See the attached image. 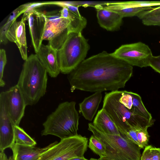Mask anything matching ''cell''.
Listing matches in <instances>:
<instances>
[{"label": "cell", "instance_id": "obj_1", "mask_svg": "<svg viewBox=\"0 0 160 160\" xmlns=\"http://www.w3.org/2000/svg\"><path fill=\"white\" fill-rule=\"evenodd\" d=\"M132 73V66L103 51L85 59L68 78L72 91H113L124 88Z\"/></svg>", "mask_w": 160, "mask_h": 160}, {"label": "cell", "instance_id": "obj_2", "mask_svg": "<svg viewBox=\"0 0 160 160\" xmlns=\"http://www.w3.org/2000/svg\"><path fill=\"white\" fill-rule=\"evenodd\" d=\"M121 91L105 93L102 108L117 126L121 135L133 142L137 139L135 130L146 129L154 124L150 120L129 110L119 101Z\"/></svg>", "mask_w": 160, "mask_h": 160}, {"label": "cell", "instance_id": "obj_3", "mask_svg": "<svg viewBox=\"0 0 160 160\" xmlns=\"http://www.w3.org/2000/svg\"><path fill=\"white\" fill-rule=\"evenodd\" d=\"M47 74L36 54L30 55L25 61L16 85L27 106L36 104L45 95Z\"/></svg>", "mask_w": 160, "mask_h": 160}, {"label": "cell", "instance_id": "obj_4", "mask_svg": "<svg viewBox=\"0 0 160 160\" xmlns=\"http://www.w3.org/2000/svg\"><path fill=\"white\" fill-rule=\"evenodd\" d=\"M74 101L60 103L43 123L42 136L50 135L62 140L78 135L79 117Z\"/></svg>", "mask_w": 160, "mask_h": 160}, {"label": "cell", "instance_id": "obj_5", "mask_svg": "<svg viewBox=\"0 0 160 160\" xmlns=\"http://www.w3.org/2000/svg\"><path fill=\"white\" fill-rule=\"evenodd\" d=\"M89 49L88 40L82 33H69L58 51L60 72L69 74L74 70L85 59Z\"/></svg>", "mask_w": 160, "mask_h": 160}, {"label": "cell", "instance_id": "obj_6", "mask_svg": "<svg viewBox=\"0 0 160 160\" xmlns=\"http://www.w3.org/2000/svg\"><path fill=\"white\" fill-rule=\"evenodd\" d=\"M88 130L104 146L106 157L114 160H140L141 154L139 146L121 135L102 133L88 124Z\"/></svg>", "mask_w": 160, "mask_h": 160}, {"label": "cell", "instance_id": "obj_7", "mask_svg": "<svg viewBox=\"0 0 160 160\" xmlns=\"http://www.w3.org/2000/svg\"><path fill=\"white\" fill-rule=\"evenodd\" d=\"M88 139L80 135L62 140L45 152L38 160H68L84 157L87 149Z\"/></svg>", "mask_w": 160, "mask_h": 160}, {"label": "cell", "instance_id": "obj_8", "mask_svg": "<svg viewBox=\"0 0 160 160\" xmlns=\"http://www.w3.org/2000/svg\"><path fill=\"white\" fill-rule=\"evenodd\" d=\"M111 54L132 66L141 68L149 66L152 56L149 46L140 42L122 45Z\"/></svg>", "mask_w": 160, "mask_h": 160}, {"label": "cell", "instance_id": "obj_9", "mask_svg": "<svg viewBox=\"0 0 160 160\" xmlns=\"http://www.w3.org/2000/svg\"><path fill=\"white\" fill-rule=\"evenodd\" d=\"M14 125L8 112L5 91L0 94V151L4 152L14 143Z\"/></svg>", "mask_w": 160, "mask_h": 160}, {"label": "cell", "instance_id": "obj_10", "mask_svg": "<svg viewBox=\"0 0 160 160\" xmlns=\"http://www.w3.org/2000/svg\"><path fill=\"white\" fill-rule=\"evenodd\" d=\"M7 108L14 126H19L27 106L23 95L17 85L5 91Z\"/></svg>", "mask_w": 160, "mask_h": 160}, {"label": "cell", "instance_id": "obj_11", "mask_svg": "<svg viewBox=\"0 0 160 160\" xmlns=\"http://www.w3.org/2000/svg\"><path fill=\"white\" fill-rule=\"evenodd\" d=\"M35 54L49 75L52 78L57 77L60 72L58 51L49 44L42 43Z\"/></svg>", "mask_w": 160, "mask_h": 160}, {"label": "cell", "instance_id": "obj_12", "mask_svg": "<svg viewBox=\"0 0 160 160\" xmlns=\"http://www.w3.org/2000/svg\"><path fill=\"white\" fill-rule=\"evenodd\" d=\"M30 35L35 53L42 44V37L44 26V13L35 9L27 16Z\"/></svg>", "mask_w": 160, "mask_h": 160}, {"label": "cell", "instance_id": "obj_13", "mask_svg": "<svg viewBox=\"0 0 160 160\" xmlns=\"http://www.w3.org/2000/svg\"><path fill=\"white\" fill-rule=\"evenodd\" d=\"M26 20L27 18L22 17L20 21H15L6 35L8 41L16 44L22 58L25 61L28 57L25 29Z\"/></svg>", "mask_w": 160, "mask_h": 160}, {"label": "cell", "instance_id": "obj_14", "mask_svg": "<svg viewBox=\"0 0 160 160\" xmlns=\"http://www.w3.org/2000/svg\"><path fill=\"white\" fill-rule=\"evenodd\" d=\"M100 26L108 31H113L120 28L123 18L118 13L104 8L101 5L94 6Z\"/></svg>", "mask_w": 160, "mask_h": 160}, {"label": "cell", "instance_id": "obj_15", "mask_svg": "<svg viewBox=\"0 0 160 160\" xmlns=\"http://www.w3.org/2000/svg\"><path fill=\"white\" fill-rule=\"evenodd\" d=\"M58 143L57 141H55L42 148L14 143L10 148L13 154L12 160H38L43 153Z\"/></svg>", "mask_w": 160, "mask_h": 160}, {"label": "cell", "instance_id": "obj_16", "mask_svg": "<svg viewBox=\"0 0 160 160\" xmlns=\"http://www.w3.org/2000/svg\"><path fill=\"white\" fill-rule=\"evenodd\" d=\"M103 8L116 12L123 18L137 15L140 12L152 9L151 7H133L130 1L105 3Z\"/></svg>", "mask_w": 160, "mask_h": 160}, {"label": "cell", "instance_id": "obj_17", "mask_svg": "<svg viewBox=\"0 0 160 160\" xmlns=\"http://www.w3.org/2000/svg\"><path fill=\"white\" fill-rule=\"evenodd\" d=\"M100 132L108 134L121 135L117 126L102 108L99 111L92 123Z\"/></svg>", "mask_w": 160, "mask_h": 160}, {"label": "cell", "instance_id": "obj_18", "mask_svg": "<svg viewBox=\"0 0 160 160\" xmlns=\"http://www.w3.org/2000/svg\"><path fill=\"white\" fill-rule=\"evenodd\" d=\"M102 98V92H96L84 98L79 104L80 112L83 117L92 121L96 113Z\"/></svg>", "mask_w": 160, "mask_h": 160}, {"label": "cell", "instance_id": "obj_19", "mask_svg": "<svg viewBox=\"0 0 160 160\" xmlns=\"http://www.w3.org/2000/svg\"><path fill=\"white\" fill-rule=\"evenodd\" d=\"M60 12L61 17L68 19L70 21L67 28L68 34L72 32L82 33L87 23V20L85 18L76 15L65 7H62Z\"/></svg>", "mask_w": 160, "mask_h": 160}, {"label": "cell", "instance_id": "obj_20", "mask_svg": "<svg viewBox=\"0 0 160 160\" xmlns=\"http://www.w3.org/2000/svg\"><path fill=\"white\" fill-rule=\"evenodd\" d=\"M29 3L22 5L15 9L10 14L6 22L0 29V43L6 44L8 41L6 34L16 19L21 14L23 13L29 5Z\"/></svg>", "mask_w": 160, "mask_h": 160}, {"label": "cell", "instance_id": "obj_21", "mask_svg": "<svg viewBox=\"0 0 160 160\" xmlns=\"http://www.w3.org/2000/svg\"><path fill=\"white\" fill-rule=\"evenodd\" d=\"M137 16L145 25L160 26V6L142 12Z\"/></svg>", "mask_w": 160, "mask_h": 160}, {"label": "cell", "instance_id": "obj_22", "mask_svg": "<svg viewBox=\"0 0 160 160\" xmlns=\"http://www.w3.org/2000/svg\"><path fill=\"white\" fill-rule=\"evenodd\" d=\"M14 143L23 146H33L36 141L19 126H14Z\"/></svg>", "mask_w": 160, "mask_h": 160}, {"label": "cell", "instance_id": "obj_23", "mask_svg": "<svg viewBox=\"0 0 160 160\" xmlns=\"http://www.w3.org/2000/svg\"><path fill=\"white\" fill-rule=\"evenodd\" d=\"M88 147L100 157H106V149L103 145L93 135L89 139Z\"/></svg>", "mask_w": 160, "mask_h": 160}, {"label": "cell", "instance_id": "obj_24", "mask_svg": "<svg viewBox=\"0 0 160 160\" xmlns=\"http://www.w3.org/2000/svg\"><path fill=\"white\" fill-rule=\"evenodd\" d=\"M148 129L136 130L137 137L139 147L144 149L148 145L150 136L147 130Z\"/></svg>", "mask_w": 160, "mask_h": 160}, {"label": "cell", "instance_id": "obj_25", "mask_svg": "<svg viewBox=\"0 0 160 160\" xmlns=\"http://www.w3.org/2000/svg\"><path fill=\"white\" fill-rule=\"evenodd\" d=\"M7 62L5 50L3 49L0 50V86L4 87L5 82L3 80L4 69Z\"/></svg>", "mask_w": 160, "mask_h": 160}, {"label": "cell", "instance_id": "obj_26", "mask_svg": "<svg viewBox=\"0 0 160 160\" xmlns=\"http://www.w3.org/2000/svg\"><path fill=\"white\" fill-rule=\"evenodd\" d=\"M149 66L160 73V55L156 56L152 55L149 60Z\"/></svg>", "mask_w": 160, "mask_h": 160}, {"label": "cell", "instance_id": "obj_27", "mask_svg": "<svg viewBox=\"0 0 160 160\" xmlns=\"http://www.w3.org/2000/svg\"><path fill=\"white\" fill-rule=\"evenodd\" d=\"M47 5H49L48 2L29 3L28 6L23 13L22 17L27 18V15L29 13L36 9L37 8Z\"/></svg>", "mask_w": 160, "mask_h": 160}, {"label": "cell", "instance_id": "obj_28", "mask_svg": "<svg viewBox=\"0 0 160 160\" xmlns=\"http://www.w3.org/2000/svg\"><path fill=\"white\" fill-rule=\"evenodd\" d=\"M151 145H147L144 149L141 155L140 160H152L151 153Z\"/></svg>", "mask_w": 160, "mask_h": 160}, {"label": "cell", "instance_id": "obj_29", "mask_svg": "<svg viewBox=\"0 0 160 160\" xmlns=\"http://www.w3.org/2000/svg\"><path fill=\"white\" fill-rule=\"evenodd\" d=\"M151 153L152 160H160V148H156L151 145Z\"/></svg>", "mask_w": 160, "mask_h": 160}, {"label": "cell", "instance_id": "obj_30", "mask_svg": "<svg viewBox=\"0 0 160 160\" xmlns=\"http://www.w3.org/2000/svg\"><path fill=\"white\" fill-rule=\"evenodd\" d=\"M0 160H9L4 152H0Z\"/></svg>", "mask_w": 160, "mask_h": 160}, {"label": "cell", "instance_id": "obj_31", "mask_svg": "<svg viewBox=\"0 0 160 160\" xmlns=\"http://www.w3.org/2000/svg\"><path fill=\"white\" fill-rule=\"evenodd\" d=\"M68 160H88L84 157H76L72 158Z\"/></svg>", "mask_w": 160, "mask_h": 160}, {"label": "cell", "instance_id": "obj_32", "mask_svg": "<svg viewBox=\"0 0 160 160\" xmlns=\"http://www.w3.org/2000/svg\"><path fill=\"white\" fill-rule=\"evenodd\" d=\"M98 160H114L109 158H108L106 157H100Z\"/></svg>", "mask_w": 160, "mask_h": 160}, {"label": "cell", "instance_id": "obj_33", "mask_svg": "<svg viewBox=\"0 0 160 160\" xmlns=\"http://www.w3.org/2000/svg\"><path fill=\"white\" fill-rule=\"evenodd\" d=\"M98 160V159L94 158H91L89 160Z\"/></svg>", "mask_w": 160, "mask_h": 160}, {"label": "cell", "instance_id": "obj_34", "mask_svg": "<svg viewBox=\"0 0 160 160\" xmlns=\"http://www.w3.org/2000/svg\"><path fill=\"white\" fill-rule=\"evenodd\" d=\"M9 158V160H12V157H10Z\"/></svg>", "mask_w": 160, "mask_h": 160}]
</instances>
